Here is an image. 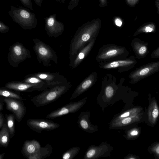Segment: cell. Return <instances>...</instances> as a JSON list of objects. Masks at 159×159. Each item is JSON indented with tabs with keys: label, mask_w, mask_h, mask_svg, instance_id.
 <instances>
[{
	"label": "cell",
	"mask_w": 159,
	"mask_h": 159,
	"mask_svg": "<svg viewBox=\"0 0 159 159\" xmlns=\"http://www.w3.org/2000/svg\"><path fill=\"white\" fill-rule=\"evenodd\" d=\"M8 13L14 21L24 30L35 29L37 26V19L35 14L25 8H17L11 5Z\"/></svg>",
	"instance_id": "obj_1"
},
{
	"label": "cell",
	"mask_w": 159,
	"mask_h": 159,
	"mask_svg": "<svg viewBox=\"0 0 159 159\" xmlns=\"http://www.w3.org/2000/svg\"><path fill=\"white\" fill-rule=\"evenodd\" d=\"M69 84L56 86L43 91L33 97L31 101L37 107H43L57 100L66 93L70 87Z\"/></svg>",
	"instance_id": "obj_2"
},
{
	"label": "cell",
	"mask_w": 159,
	"mask_h": 159,
	"mask_svg": "<svg viewBox=\"0 0 159 159\" xmlns=\"http://www.w3.org/2000/svg\"><path fill=\"white\" fill-rule=\"evenodd\" d=\"M33 50L35 52L38 62L45 66H51V61L56 64L58 63V57L55 51L49 45L39 39L34 38Z\"/></svg>",
	"instance_id": "obj_3"
},
{
	"label": "cell",
	"mask_w": 159,
	"mask_h": 159,
	"mask_svg": "<svg viewBox=\"0 0 159 159\" xmlns=\"http://www.w3.org/2000/svg\"><path fill=\"white\" fill-rule=\"evenodd\" d=\"M129 52L125 47L110 45L102 47L96 57V60L101 62L126 58Z\"/></svg>",
	"instance_id": "obj_4"
},
{
	"label": "cell",
	"mask_w": 159,
	"mask_h": 159,
	"mask_svg": "<svg viewBox=\"0 0 159 159\" xmlns=\"http://www.w3.org/2000/svg\"><path fill=\"white\" fill-rule=\"evenodd\" d=\"M9 50L7 60L9 65L13 67H17L21 62L31 57L30 51L18 42L10 46Z\"/></svg>",
	"instance_id": "obj_5"
},
{
	"label": "cell",
	"mask_w": 159,
	"mask_h": 159,
	"mask_svg": "<svg viewBox=\"0 0 159 159\" xmlns=\"http://www.w3.org/2000/svg\"><path fill=\"white\" fill-rule=\"evenodd\" d=\"M159 71V61L148 63L136 69L129 77L130 83L135 84Z\"/></svg>",
	"instance_id": "obj_6"
},
{
	"label": "cell",
	"mask_w": 159,
	"mask_h": 159,
	"mask_svg": "<svg viewBox=\"0 0 159 159\" xmlns=\"http://www.w3.org/2000/svg\"><path fill=\"white\" fill-rule=\"evenodd\" d=\"M136 57L131 56L127 58L101 62L100 67L105 69L119 68V72L126 71L132 69L137 64Z\"/></svg>",
	"instance_id": "obj_7"
},
{
	"label": "cell",
	"mask_w": 159,
	"mask_h": 159,
	"mask_svg": "<svg viewBox=\"0 0 159 159\" xmlns=\"http://www.w3.org/2000/svg\"><path fill=\"white\" fill-rule=\"evenodd\" d=\"M31 74L43 80L49 89L69 84L66 78L57 73L40 72Z\"/></svg>",
	"instance_id": "obj_8"
},
{
	"label": "cell",
	"mask_w": 159,
	"mask_h": 159,
	"mask_svg": "<svg viewBox=\"0 0 159 159\" xmlns=\"http://www.w3.org/2000/svg\"><path fill=\"white\" fill-rule=\"evenodd\" d=\"M56 16L55 14L44 18L45 30L50 37H57L62 34L64 30V25L57 20Z\"/></svg>",
	"instance_id": "obj_9"
},
{
	"label": "cell",
	"mask_w": 159,
	"mask_h": 159,
	"mask_svg": "<svg viewBox=\"0 0 159 159\" xmlns=\"http://www.w3.org/2000/svg\"><path fill=\"white\" fill-rule=\"evenodd\" d=\"M26 124L32 130L39 133L43 131H50L60 126L58 123L44 119H29L26 121Z\"/></svg>",
	"instance_id": "obj_10"
},
{
	"label": "cell",
	"mask_w": 159,
	"mask_h": 159,
	"mask_svg": "<svg viewBox=\"0 0 159 159\" xmlns=\"http://www.w3.org/2000/svg\"><path fill=\"white\" fill-rule=\"evenodd\" d=\"M7 110L13 112L15 119L20 122L25 115L26 108L21 100L17 99L5 98L4 99Z\"/></svg>",
	"instance_id": "obj_11"
},
{
	"label": "cell",
	"mask_w": 159,
	"mask_h": 159,
	"mask_svg": "<svg viewBox=\"0 0 159 159\" xmlns=\"http://www.w3.org/2000/svg\"><path fill=\"white\" fill-rule=\"evenodd\" d=\"M3 88L17 91L31 92L34 91H43L48 87L23 81H11L6 84Z\"/></svg>",
	"instance_id": "obj_12"
},
{
	"label": "cell",
	"mask_w": 159,
	"mask_h": 159,
	"mask_svg": "<svg viewBox=\"0 0 159 159\" xmlns=\"http://www.w3.org/2000/svg\"><path fill=\"white\" fill-rule=\"evenodd\" d=\"M148 43L139 39L135 38L132 40L131 46L136 58H145L149 52Z\"/></svg>",
	"instance_id": "obj_13"
},
{
	"label": "cell",
	"mask_w": 159,
	"mask_h": 159,
	"mask_svg": "<svg viewBox=\"0 0 159 159\" xmlns=\"http://www.w3.org/2000/svg\"><path fill=\"white\" fill-rule=\"evenodd\" d=\"M95 41V39H92L82 48L72 60L70 61L69 66L71 68H75L83 61L90 52Z\"/></svg>",
	"instance_id": "obj_14"
},
{
	"label": "cell",
	"mask_w": 159,
	"mask_h": 159,
	"mask_svg": "<svg viewBox=\"0 0 159 159\" xmlns=\"http://www.w3.org/2000/svg\"><path fill=\"white\" fill-rule=\"evenodd\" d=\"M73 103L68 104L63 107L52 111L46 116L48 119H54L68 113L74 112L82 105L83 102Z\"/></svg>",
	"instance_id": "obj_15"
},
{
	"label": "cell",
	"mask_w": 159,
	"mask_h": 159,
	"mask_svg": "<svg viewBox=\"0 0 159 159\" xmlns=\"http://www.w3.org/2000/svg\"><path fill=\"white\" fill-rule=\"evenodd\" d=\"M40 144L37 141L33 139L24 142L21 150V153L26 158L36 152L41 148Z\"/></svg>",
	"instance_id": "obj_16"
},
{
	"label": "cell",
	"mask_w": 159,
	"mask_h": 159,
	"mask_svg": "<svg viewBox=\"0 0 159 159\" xmlns=\"http://www.w3.org/2000/svg\"><path fill=\"white\" fill-rule=\"evenodd\" d=\"M96 78V73L95 72L89 75L76 88L71 97L70 100L74 99L89 88L95 82Z\"/></svg>",
	"instance_id": "obj_17"
},
{
	"label": "cell",
	"mask_w": 159,
	"mask_h": 159,
	"mask_svg": "<svg viewBox=\"0 0 159 159\" xmlns=\"http://www.w3.org/2000/svg\"><path fill=\"white\" fill-rule=\"evenodd\" d=\"M148 119L152 125L155 124L159 115V108L155 99L150 102L148 108Z\"/></svg>",
	"instance_id": "obj_18"
},
{
	"label": "cell",
	"mask_w": 159,
	"mask_h": 159,
	"mask_svg": "<svg viewBox=\"0 0 159 159\" xmlns=\"http://www.w3.org/2000/svg\"><path fill=\"white\" fill-rule=\"evenodd\" d=\"M52 152V146L47 144L43 147H41L35 153L30 156L28 159H43L50 156Z\"/></svg>",
	"instance_id": "obj_19"
},
{
	"label": "cell",
	"mask_w": 159,
	"mask_h": 159,
	"mask_svg": "<svg viewBox=\"0 0 159 159\" xmlns=\"http://www.w3.org/2000/svg\"><path fill=\"white\" fill-rule=\"evenodd\" d=\"M10 138V133L7 124L5 123L0 131V144L7 148L8 145Z\"/></svg>",
	"instance_id": "obj_20"
},
{
	"label": "cell",
	"mask_w": 159,
	"mask_h": 159,
	"mask_svg": "<svg viewBox=\"0 0 159 159\" xmlns=\"http://www.w3.org/2000/svg\"><path fill=\"white\" fill-rule=\"evenodd\" d=\"M142 112L134 115L119 120V125L125 126L138 122L142 118Z\"/></svg>",
	"instance_id": "obj_21"
},
{
	"label": "cell",
	"mask_w": 159,
	"mask_h": 159,
	"mask_svg": "<svg viewBox=\"0 0 159 159\" xmlns=\"http://www.w3.org/2000/svg\"><path fill=\"white\" fill-rule=\"evenodd\" d=\"M22 81L48 87L45 82L43 80L31 74L25 76Z\"/></svg>",
	"instance_id": "obj_22"
},
{
	"label": "cell",
	"mask_w": 159,
	"mask_h": 159,
	"mask_svg": "<svg viewBox=\"0 0 159 159\" xmlns=\"http://www.w3.org/2000/svg\"><path fill=\"white\" fill-rule=\"evenodd\" d=\"M13 114H9L6 115L7 124L9 131L10 139H11L13 137L16 132L15 116Z\"/></svg>",
	"instance_id": "obj_23"
},
{
	"label": "cell",
	"mask_w": 159,
	"mask_h": 159,
	"mask_svg": "<svg viewBox=\"0 0 159 159\" xmlns=\"http://www.w3.org/2000/svg\"><path fill=\"white\" fill-rule=\"evenodd\" d=\"M0 95L5 98L23 100V98L19 95L3 88L0 89Z\"/></svg>",
	"instance_id": "obj_24"
},
{
	"label": "cell",
	"mask_w": 159,
	"mask_h": 159,
	"mask_svg": "<svg viewBox=\"0 0 159 159\" xmlns=\"http://www.w3.org/2000/svg\"><path fill=\"white\" fill-rule=\"evenodd\" d=\"M76 148H72L65 152L62 156L63 159H71L76 154L77 151Z\"/></svg>",
	"instance_id": "obj_25"
},
{
	"label": "cell",
	"mask_w": 159,
	"mask_h": 159,
	"mask_svg": "<svg viewBox=\"0 0 159 159\" xmlns=\"http://www.w3.org/2000/svg\"><path fill=\"white\" fill-rule=\"evenodd\" d=\"M149 151L153 153L159 159V143L156 142L152 144L148 149Z\"/></svg>",
	"instance_id": "obj_26"
},
{
	"label": "cell",
	"mask_w": 159,
	"mask_h": 159,
	"mask_svg": "<svg viewBox=\"0 0 159 159\" xmlns=\"http://www.w3.org/2000/svg\"><path fill=\"white\" fill-rule=\"evenodd\" d=\"M139 129L137 128H134L130 130L127 133L128 139H133L138 137L140 133Z\"/></svg>",
	"instance_id": "obj_27"
},
{
	"label": "cell",
	"mask_w": 159,
	"mask_h": 159,
	"mask_svg": "<svg viewBox=\"0 0 159 159\" xmlns=\"http://www.w3.org/2000/svg\"><path fill=\"white\" fill-rule=\"evenodd\" d=\"M105 93L107 98H111L114 93V90L113 87L110 85L107 86L105 89Z\"/></svg>",
	"instance_id": "obj_28"
},
{
	"label": "cell",
	"mask_w": 159,
	"mask_h": 159,
	"mask_svg": "<svg viewBox=\"0 0 159 159\" xmlns=\"http://www.w3.org/2000/svg\"><path fill=\"white\" fill-rule=\"evenodd\" d=\"M25 7L31 10H33L31 0H18Z\"/></svg>",
	"instance_id": "obj_29"
},
{
	"label": "cell",
	"mask_w": 159,
	"mask_h": 159,
	"mask_svg": "<svg viewBox=\"0 0 159 159\" xmlns=\"http://www.w3.org/2000/svg\"><path fill=\"white\" fill-rule=\"evenodd\" d=\"M10 30L9 27L4 24L1 21H0V32L2 33H5L8 32Z\"/></svg>",
	"instance_id": "obj_30"
},
{
	"label": "cell",
	"mask_w": 159,
	"mask_h": 159,
	"mask_svg": "<svg viewBox=\"0 0 159 159\" xmlns=\"http://www.w3.org/2000/svg\"><path fill=\"white\" fill-rule=\"evenodd\" d=\"M80 124L81 127L84 129H87L89 127V124L85 119H82L80 122Z\"/></svg>",
	"instance_id": "obj_31"
},
{
	"label": "cell",
	"mask_w": 159,
	"mask_h": 159,
	"mask_svg": "<svg viewBox=\"0 0 159 159\" xmlns=\"http://www.w3.org/2000/svg\"><path fill=\"white\" fill-rule=\"evenodd\" d=\"M151 57L152 58H159V47L154 50L151 53Z\"/></svg>",
	"instance_id": "obj_32"
},
{
	"label": "cell",
	"mask_w": 159,
	"mask_h": 159,
	"mask_svg": "<svg viewBox=\"0 0 159 159\" xmlns=\"http://www.w3.org/2000/svg\"><path fill=\"white\" fill-rule=\"evenodd\" d=\"M4 116L2 112L0 113V128L1 129L4 125Z\"/></svg>",
	"instance_id": "obj_33"
},
{
	"label": "cell",
	"mask_w": 159,
	"mask_h": 159,
	"mask_svg": "<svg viewBox=\"0 0 159 159\" xmlns=\"http://www.w3.org/2000/svg\"><path fill=\"white\" fill-rule=\"evenodd\" d=\"M35 3L36 5L39 6L41 7L43 3V0H33Z\"/></svg>",
	"instance_id": "obj_34"
},
{
	"label": "cell",
	"mask_w": 159,
	"mask_h": 159,
	"mask_svg": "<svg viewBox=\"0 0 159 159\" xmlns=\"http://www.w3.org/2000/svg\"><path fill=\"white\" fill-rule=\"evenodd\" d=\"M153 29L150 27H147L144 30V31L146 32H150L152 31Z\"/></svg>",
	"instance_id": "obj_35"
},
{
	"label": "cell",
	"mask_w": 159,
	"mask_h": 159,
	"mask_svg": "<svg viewBox=\"0 0 159 159\" xmlns=\"http://www.w3.org/2000/svg\"><path fill=\"white\" fill-rule=\"evenodd\" d=\"M116 24L118 26H120L122 25V22L120 20L117 19L116 20Z\"/></svg>",
	"instance_id": "obj_36"
},
{
	"label": "cell",
	"mask_w": 159,
	"mask_h": 159,
	"mask_svg": "<svg viewBox=\"0 0 159 159\" xmlns=\"http://www.w3.org/2000/svg\"><path fill=\"white\" fill-rule=\"evenodd\" d=\"M127 158L129 159H136L137 158L134 155H131L129 156Z\"/></svg>",
	"instance_id": "obj_37"
},
{
	"label": "cell",
	"mask_w": 159,
	"mask_h": 159,
	"mask_svg": "<svg viewBox=\"0 0 159 159\" xmlns=\"http://www.w3.org/2000/svg\"><path fill=\"white\" fill-rule=\"evenodd\" d=\"M3 102L1 101L0 102V111H1L3 110Z\"/></svg>",
	"instance_id": "obj_38"
},
{
	"label": "cell",
	"mask_w": 159,
	"mask_h": 159,
	"mask_svg": "<svg viewBox=\"0 0 159 159\" xmlns=\"http://www.w3.org/2000/svg\"><path fill=\"white\" fill-rule=\"evenodd\" d=\"M5 153H3L0 155V159H3Z\"/></svg>",
	"instance_id": "obj_39"
},
{
	"label": "cell",
	"mask_w": 159,
	"mask_h": 159,
	"mask_svg": "<svg viewBox=\"0 0 159 159\" xmlns=\"http://www.w3.org/2000/svg\"><path fill=\"white\" fill-rule=\"evenodd\" d=\"M56 1L60 3L63 2L65 0H55Z\"/></svg>",
	"instance_id": "obj_40"
}]
</instances>
